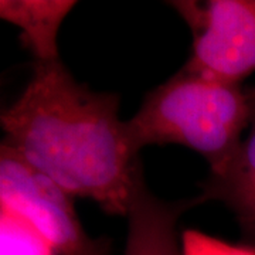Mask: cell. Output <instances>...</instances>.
Masks as SVG:
<instances>
[{
  "label": "cell",
  "instance_id": "obj_5",
  "mask_svg": "<svg viewBox=\"0 0 255 255\" xmlns=\"http://www.w3.org/2000/svg\"><path fill=\"white\" fill-rule=\"evenodd\" d=\"M193 200L166 201L139 183L128 214V237L124 255H182V236L177 223L186 210L201 203Z\"/></svg>",
  "mask_w": 255,
  "mask_h": 255
},
{
  "label": "cell",
  "instance_id": "obj_1",
  "mask_svg": "<svg viewBox=\"0 0 255 255\" xmlns=\"http://www.w3.org/2000/svg\"><path fill=\"white\" fill-rule=\"evenodd\" d=\"M118 111L117 94L80 84L61 60L36 61L23 92L1 111L3 145L70 196L128 217L143 173Z\"/></svg>",
  "mask_w": 255,
  "mask_h": 255
},
{
  "label": "cell",
  "instance_id": "obj_8",
  "mask_svg": "<svg viewBox=\"0 0 255 255\" xmlns=\"http://www.w3.org/2000/svg\"><path fill=\"white\" fill-rule=\"evenodd\" d=\"M0 255H58L36 228L7 209L0 210Z\"/></svg>",
  "mask_w": 255,
  "mask_h": 255
},
{
  "label": "cell",
  "instance_id": "obj_4",
  "mask_svg": "<svg viewBox=\"0 0 255 255\" xmlns=\"http://www.w3.org/2000/svg\"><path fill=\"white\" fill-rule=\"evenodd\" d=\"M193 31L183 67L220 81L241 84L255 73V0L173 1Z\"/></svg>",
  "mask_w": 255,
  "mask_h": 255
},
{
  "label": "cell",
  "instance_id": "obj_9",
  "mask_svg": "<svg viewBox=\"0 0 255 255\" xmlns=\"http://www.w3.org/2000/svg\"><path fill=\"white\" fill-rule=\"evenodd\" d=\"M182 255H255V246L231 244L197 230L182 234Z\"/></svg>",
  "mask_w": 255,
  "mask_h": 255
},
{
  "label": "cell",
  "instance_id": "obj_7",
  "mask_svg": "<svg viewBox=\"0 0 255 255\" xmlns=\"http://www.w3.org/2000/svg\"><path fill=\"white\" fill-rule=\"evenodd\" d=\"M75 6L73 0H1L0 17L20 28L21 43L36 61H54L60 60V27Z\"/></svg>",
  "mask_w": 255,
  "mask_h": 255
},
{
  "label": "cell",
  "instance_id": "obj_3",
  "mask_svg": "<svg viewBox=\"0 0 255 255\" xmlns=\"http://www.w3.org/2000/svg\"><path fill=\"white\" fill-rule=\"evenodd\" d=\"M73 196L28 164L11 147L0 146V204L46 238L58 255H108L110 244L82 228Z\"/></svg>",
  "mask_w": 255,
  "mask_h": 255
},
{
  "label": "cell",
  "instance_id": "obj_6",
  "mask_svg": "<svg viewBox=\"0 0 255 255\" xmlns=\"http://www.w3.org/2000/svg\"><path fill=\"white\" fill-rule=\"evenodd\" d=\"M200 199L224 203L237 219L247 244L255 246V117L236 156L221 173L210 174Z\"/></svg>",
  "mask_w": 255,
  "mask_h": 255
},
{
  "label": "cell",
  "instance_id": "obj_2",
  "mask_svg": "<svg viewBox=\"0 0 255 255\" xmlns=\"http://www.w3.org/2000/svg\"><path fill=\"white\" fill-rule=\"evenodd\" d=\"M255 117V95L241 84L220 81L183 67L149 92L125 121L137 153L150 145H182L201 155L210 174L221 173Z\"/></svg>",
  "mask_w": 255,
  "mask_h": 255
}]
</instances>
